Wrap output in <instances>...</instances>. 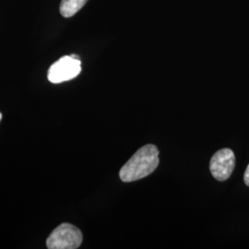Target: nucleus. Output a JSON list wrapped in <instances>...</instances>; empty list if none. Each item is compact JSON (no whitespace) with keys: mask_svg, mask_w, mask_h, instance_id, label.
<instances>
[{"mask_svg":"<svg viewBox=\"0 0 249 249\" xmlns=\"http://www.w3.org/2000/svg\"><path fill=\"white\" fill-rule=\"evenodd\" d=\"M159 150L155 145L143 146L127 160L119 172L120 179L125 182H133L152 174L159 165Z\"/></svg>","mask_w":249,"mask_h":249,"instance_id":"nucleus-1","label":"nucleus"},{"mask_svg":"<svg viewBox=\"0 0 249 249\" xmlns=\"http://www.w3.org/2000/svg\"><path fill=\"white\" fill-rule=\"evenodd\" d=\"M82 232L71 223H62L56 227L46 240L49 249H76L82 243Z\"/></svg>","mask_w":249,"mask_h":249,"instance_id":"nucleus-2","label":"nucleus"},{"mask_svg":"<svg viewBox=\"0 0 249 249\" xmlns=\"http://www.w3.org/2000/svg\"><path fill=\"white\" fill-rule=\"evenodd\" d=\"M80 71L81 62L80 59L73 58L71 55H66L50 67L47 77L52 83H61L76 78Z\"/></svg>","mask_w":249,"mask_h":249,"instance_id":"nucleus-3","label":"nucleus"},{"mask_svg":"<svg viewBox=\"0 0 249 249\" xmlns=\"http://www.w3.org/2000/svg\"><path fill=\"white\" fill-rule=\"evenodd\" d=\"M235 166V156L231 149L217 151L210 162V170L216 180L225 181L231 177Z\"/></svg>","mask_w":249,"mask_h":249,"instance_id":"nucleus-4","label":"nucleus"},{"mask_svg":"<svg viewBox=\"0 0 249 249\" xmlns=\"http://www.w3.org/2000/svg\"><path fill=\"white\" fill-rule=\"evenodd\" d=\"M88 0H62L60 3V13L65 18H71L84 7Z\"/></svg>","mask_w":249,"mask_h":249,"instance_id":"nucleus-5","label":"nucleus"},{"mask_svg":"<svg viewBox=\"0 0 249 249\" xmlns=\"http://www.w3.org/2000/svg\"><path fill=\"white\" fill-rule=\"evenodd\" d=\"M244 181H245V184L249 187V166L247 167L246 172H245V175H244Z\"/></svg>","mask_w":249,"mask_h":249,"instance_id":"nucleus-6","label":"nucleus"},{"mask_svg":"<svg viewBox=\"0 0 249 249\" xmlns=\"http://www.w3.org/2000/svg\"><path fill=\"white\" fill-rule=\"evenodd\" d=\"M1 118H2V115H1V113H0V120H1Z\"/></svg>","mask_w":249,"mask_h":249,"instance_id":"nucleus-7","label":"nucleus"}]
</instances>
